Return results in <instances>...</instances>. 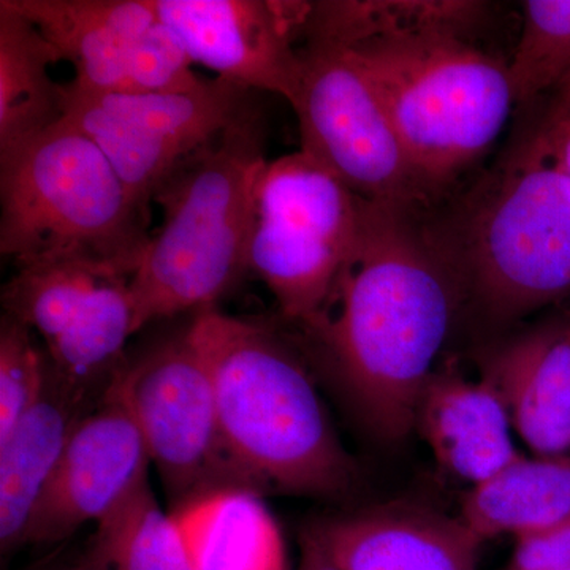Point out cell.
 <instances>
[{
	"instance_id": "cell-25",
	"label": "cell",
	"mask_w": 570,
	"mask_h": 570,
	"mask_svg": "<svg viewBox=\"0 0 570 570\" xmlns=\"http://www.w3.org/2000/svg\"><path fill=\"white\" fill-rule=\"evenodd\" d=\"M108 277L118 276L82 261L21 266L3 285V309L50 344L77 317L94 288Z\"/></svg>"
},
{
	"instance_id": "cell-1",
	"label": "cell",
	"mask_w": 570,
	"mask_h": 570,
	"mask_svg": "<svg viewBox=\"0 0 570 570\" xmlns=\"http://www.w3.org/2000/svg\"><path fill=\"white\" fill-rule=\"evenodd\" d=\"M422 209L365 200L362 230L324 318L326 362L374 436L403 441L417 422L461 303L468 298Z\"/></svg>"
},
{
	"instance_id": "cell-20",
	"label": "cell",
	"mask_w": 570,
	"mask_h": 570,
	"mask_svg": "<svg viewBox=\"0 0 570 570\" xmlns=\"http://www.w3.org/2000/svg\"><path fill=\"white\" fill-rule=\"evenodd\" d=\"M489 2L475 0H325L311 2L305 41L352 48L415 36L471 40L489 20Z\"/></svg>"
},
{
	"instance_id": "cell-26",
	"label": "cell",
	"mask_w": 570,
	"mask_h": 570,
	"mask_svg": "<svg viewBox=\"0 0 570 570\" xmlns=\"http://www.w3.org/2000/svg\"><path fill=\"white\" fill-rule=\"evenodd\" d=\"M47 381V354L32 330L3 313L0 322V441L37 403Z\"/></svg>"
},
{
	"instance_id": "cell-28",
	"label": "cell",
	"mask_w": 570,
	"mask_h": 570,
	"mask_svg": "<svg viewBox=\"0 0 570 570\" xmlns=\"http://www.w3.org/2000/svg\"><path fill=\"white\" fill-rule=\"evenodd\" d=\"M532 137L551 163L570 179V110L550 107Z\"/></svg>"
},
{
	"instance_id": "cell-6",
	"label": "cell",
	"mask_w": 570,
	"mask_h": 570,
	"mask_svg": "<svg viewBox=\"0 0 570 570\" xmlns=\"http://www.w3.org/2000/svg\"><path fill=\"white\" fill-rule=\"evenodd\" d=\"M347 50L376 88L431 198L489 153L517 105L509 63L472 40L415 36Z\"/></svg>"
},
{
	"instance_id": "cell-29",
	"label": "cell",
	"mask_w": 570,
	"mask_h": 570,
	"mask_svg": "<svg viewBox=\"0 0 570 570\" xmlns=\"http://www.w3.org/2000/svg\"><path fill=\"white\" fill-rule=\"evenodd\" d=\"M295 570H341L318 538L313 524L299 535V560Z\"/></svg>"
},
{
	"instance_id": "cell-24",
	"label": "cell",
	"mask_w": 570,
	"mask_h": 570,
	"mask_svg": "<svg viewBox=\"0 0 570 570\" xmlns=\"http://www.w3.org/2000/svg\"><path fill=\"white\" fill-rule=\"evenodd\" d=\"M509 63L517 104L549 96L570 110V0L521 3L519 43Z\"/></svg>"
},
{
	"instance_id": "cell-10",
	"label": "cell",
	"mask_w": 570,
	"mask_h": 570,
	"mask_svg": "<svg viewBox=\"0 0 570 570\" xmlns=\"http://www.w3.org/2000/svg\"><path fill=\"white\" fill-rule=\"evenodd\" d=\"M257 96L223 78L178 92H86L63 82V119L99 146L149 219L154 197L176 165L223 132Z\"/></svg>"
},
{
	"instance_id": "cell-7",
	"label": "cell",
	"mask_w": 570,
	"mask_h": 570,
	"mask_svg": "<svg viewBox=\"0 0 570 570\" xmlns=\"http://www.w3.org/2000/svg\"><path fill=\"white\" fill-rule=\"evenodd\" d=\"M365 198L303 151L266 160L255 187L247 273L285 318L314 328L336 294L362 230Z\"/></svg>"
},
{
	"instance_id": "cell-9",
	"label": "cell",
	"mask_w": 570,
	"mask_h": 570,
	"mask_svg": "<svg viewBox=\"0 0 570 570\" xmlns=\"http://www.w3.org/2000/svg\"><path fill=\"white\" fill-rule=\"evenodd\" d=\"M112 382L140 428L170 510L214 490L254 491L225 445L212 376L186 330L124 363Z\"/></svg>"
},
{
	"instance_id": "cell-4",
	"label": "cell",
	"mask_w": 570,
	"mask_h": 570,
	"mask_svg": "<svg viewBox=\"0 0 570 570\" xmlns=\"http://www.w3.org/2000/svg\"><path fill=\"white\" fill-rule=\"evenodd\" d=\"M0 253L21 266L82 261L130 281L149 219L110 160L66 119L0 157Z\"/></svg>"
},
{
	"instance_id": "cell-13",
	"label": "cell",
	"mask_w": 570,
	"mask_h": 570,
	"mask_svg": "<svg viewBox=\"0 0 570 570\" xmlns=\"http://www.w3.org/2000/svg\"><path fill=\"white\" fill-rule=\"evenodd\" d=\"M341 570H478L482 540L460 517L377 505L313 523Z\"/></svg>"
},
{
	"instance_id": "cell-8",
	"label": "cell",
	"mask_w": 570,
	"mask_h": 570,
	"mask_svg": "<svg viewBox=\"0 0 570 570\" xmlns=\"http://www.w3.org/2000/svg\"><path fill=\"white\" fill-rule=\"evenodd\" d=\"M294 108L299 151L370 202L422 209L425 186L381 97L347 48L305 41Z\"/></svg>"
},
{
	"instance_id": "cell-17",
	"label": "cell",
	"mask_w": 570,
	"mask_h": 570,
	"mask_svg": "<svg viewBox=\"0 0 570 570\" xmlns=\"http://www.w3.org/2000/svg\"><path fill=\"white\" fill-rule=\"evenodd\" d=\"M485 377L534 452L561 456L570 448V324L513 341L494 356Z\"/></svg>"
},
{
	"instance_id": "cell-30",
	"label": "cell",
	"mask_w": 570,
	"mask_h": 570,
	"mask_svg": "<svg viewBox=\"0 0 570 570\" xmlns=\"http://www.w3.org/2000/svg\"><path fill=\"white\" fill-rule=\"evenodd\" d=\"M47 570H100L99 568H96V566L92 564V562H89L88 560H82L81 562H78V564L73 566H61V568H52Z\"/></svg>"
},
{
	"instance_id": "cell-27",
	"label": "cell",
	"mask_w": 570,
	"mask_h": 570,
	"mask_svg": "<svg viewBox=\"0 0 570 570\" xmlns=\"http://www.w3.org/2000/svg\"><path fill=\"white\" fill-rule=\"evenodd\" d=\"M505 570H570V520L553 530L517 539Z\"/></svg>"
},
{
	"instance_id": "cell-11",
	"label": "cell",
	"mask_w": 570,
	"mask_h": 570,
	"mask_svg": "<svg viewBox=\"0 0 570 570\" xmlns=\"http://www.w3.org/2000/svg\"><path fill=\"white\" fill-rule=\"evenodd\" d=\"M194 63L254 92L295 104L302 82L296 41L311 2L296 0H151Z\"/></svg>"
},
{
	"instance_id": "cell-21",
	"label": "cell",
	"mask_w": 570,
	"mask_h": 570,
	"mask_svg": "<svg viewBox=\"0 0 570 570\" xmlns=\"http://www.w3.org/2000/svg\"><path fill=\"white\" fill-rule=\"evenodd\" d=\"M58 52L28 18L0 0V157L63 119V82L52 80Z\"/></svg>"
},
{
	"instance_id": "cell-15",
	"label": "cell",
	"mask_w": 570,
	"mask_h": 570,
	"mask_svg": "<svg viewBox=\"0 0 570 570\" xmlns=\"http://www.w3.org/2000/svg\"><path fill=\"white\" fill-rule=\"evenodd\" d=\"M415 425L438 463L472 487L521 455L508 407L490 379L471 381L452 366L428 381Z\"/></svg>"
},
{
	"instance_id": "cell-23",
	"label": "cell",
	"mask_w": 570,
	"mask_h": 570,
	"mask_svg": "<svg viewBox=\"0 0 570 570\" xmlns=\"http://www.w3.org/2000/svg\"><path fill=\"white\" fill-rule=\"evenodd\" d=\"M96 527L86 560L100 570H193L175 521L149 482Z\"/></svg>"
},
{
	"instance_id": "cell-14",
	"label": "cell",
	"mask_w": 570,
	"mask_h": 570,
	"mask_svg": "<svg viewBox=\"0 0 570 570\" xmlns=\"http://www.w3.org/2000/svg\"><path fill=\"white\" fill-rule=\"evenodd\" d=\"M71 63L86 92H126L138 45L159 21L151 0H6Z\"/></svg>"
},
{
	"instance_id": "cell-2",
	"label": "cell",
	"mask_w": 570,
	"mask_h": 570,
	"mask_svg": "<svg viewBox=\"0 0 570 570\" xmlns=\"http://www.w3.org/2000/svg\"><path fill=\"white\" fill-rule=\"evenodd\" d=\"M186 333L212 376L228 453L254 491L337 499L355 489V461L275 330L214 306L195 313Z\"/></svg>"
},
{
	"instance_id": "cell-22",
	"label": "cell",
	"mask_w": 570,
	"mask_h": 570,
	"mask_svg": "<svg viewBox=\"0 0 570 570\" xmlns=\"http://www.w3.org/2000/svg\"><path fill=\"white\" fill-rule=\"evenodd\" d=\"M134 333L129 279L108 277L94 288L61 335L47 344L48 366L71 387L91 393L107 390L126 363L124 347Z\"/></svg>"
},
{
	"instance_id": "cell-12",
	"label": "cell",
	"mask_w": 570,
	"mask_h": 570,
	"mask_svg": "<svg viewBox=\"0 0 570 570\" xmlns=\"http://www.w3.org/2000/svg\"><path fill=\"white\" fill-rule=\"evenodd\" d=\"M151 464L140 428L111 381L75 428L41 497L26 546H51L100 523L148 480Z\"/></svg>"
},
{
	"instance_id": "cell-16",
	"label": "cell",
	"mask_w": 570,
	"mask_h": 570,
	"mask_svg": "<svg viewBox=\"0 0 570 570\" xmlns=\"http://www.w3.org/2000/svg\"><path fill=\"white\" fill-rule=\"evenodd\" d=\"M91 392L71 387L50 370L43 392L13 431L0 441V549L26 546L37 505L75 428L92 411Z\"/></svg>"
},
{
	"instance_id": "cell-5",
	"label": "cell",
	"mask_w": 570,
	"mask_h": 570,
	"mask_svg": "<svg viewBox=\"0 0 570 570\" xmlns=\"http://www.w3.org/2000/svg\"><path fill=\"white\" fill-rule=\"evenodd\" d=\"M431 227L468 298L494 321L528 316L570 295V179L532 134L453 219Z\"/></svg>"
},
{
	"instance_id": "cell-3",
	"label": "cell",
	"mask_w": 570,
	"mask_h": 570,
	"mask_svg": "<svg viewBox=\"0 0 570 570\" xmlns=\"http://www.w3.org/2000/svg\"><path fill=\"white\" fill-rule=\"evenodd\" d=\"M258 97L238 119L176 165L154 197L163 208L130 277L135 332L151 322L216 306L247 273L255 187L266 164Z\"/></svg>"
},
{
	"instance_id": "cell-18",
	"label": "cell",
	"mask_w": 570,
	"mask_h": 570,
	"mask_svg": "<svg viewBox=\"0 0 570 570\" xmlns=\"http://www.w3.org/2000/svg\"><path fill=\"white\" fill-rule=\"evenodd\" d=\"M168 512L193 570H291L283 531L255 491L214 490Z\"/></svg>"
},
{
	"instance_id": "cell-19",
	"label": "cell",
	"mask_w": 570,
	"mask_h": 570,
	"mask_svg": "<svg viewBox=\"0 0 570 570\" xmlns=\"http://www.w3.org/2000/svg\"><path fill=\"white\" fill-rule=\"evenodd\" d=\"M460 520L482 542L517 539L553 530L570 520V460L520 455L490 479L472 487Z\"/></svg>"
}]
</instances>
